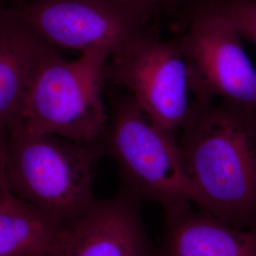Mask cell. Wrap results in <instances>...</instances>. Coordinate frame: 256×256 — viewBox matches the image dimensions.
Masks as SVG:
<instances>
[{"label":"cell","instance_id":"obj_1","mask_svg":"<svg viewBox=\"0 0 256 256\" xmlns=\"http://www.w3.org/2000/svg\"><path fill=\"white\" fill-rule=\"evenodd\" d=\"M180 142L198 206L256 230V111L196 102Z\"/></svg>","mask_w":256,"mask_h":256},{"label":"cell","instance_id":"obj_2","mask_svg":"<svg viewBox=\"0 0 256 256\" xmlns=\"http://www.w3.org/2000/svg\"><path fill=\"white\" fill-rule=\"evenodd\" d=\"M100 156L98 144L30 133L16 122L5 134V182L19 198L64 223L97 200L92 171Z\"/></svg>","mask_w":256,"mask_h":256},{"label":"cell","instance_id":"obj_3","mask_svg":"<svg viewBox=\"0 0 256 256\" xmlns=\"http://www.w3.org/2000/svg\"><path fill=\"white\" fill-rule=\"evenodd\" d=\"M110 56L94 50L68 60L52 52L37 70L16 122L30 133L98 144L110 119L102 90Z\"/></svg>","mask_w":256,"mask_h":256},{"label":"cell","instance_id":"obj_4","mask_svg":"<svg viewBox=\"0 0 256 256\" xmlns=\"http://www.w3.org/2000/svg\"><path fill=\"white\" fill-rule=\"evenodd\" d=\"M174 134L160 126L129 95L113 102L98 142L102 156L119 166L124 189L164 210L198 198Z\"/></svg>","mask_w":256,"mask_h":256},{"label":"cell","instance_id":"obj_5","mask_svg":"<svg viewBox=\"0 0 256 256\" xmlns=\"http://www.w3.org/2000/svg\"><path fill=\"white\" fill-rule=\"evenodd\" d=\"M108 80L126 90L156 124L174 134L196 104L189 64L178 39L164 40L148 30L111 54Z\"/></svg>","mask_w":256,"mask_h":256},{"label":"cell","instance_id":"obj_6","mask_svg":"<svg viewBox=\"0 0 256 256\" xmlns=\"http://www.w3.org/2000/svg\"><path fill=\"white\" fill-rule=\"evenodd\" d=\"M232 21L209 0L190 12L178 41L189 64L196 102H221L256 111V70Z\"/></svg>","mask_w":256,"mask_h":256},{"label":"cell","instance_id":"obj_7","mask_svg":"<svg viewBox=\"0 0 256 256\" xmlns=\"http://www.w3.org/2000/svg\"><path fill=\"white\" fill-rule=\"evenodd\" d=\"M10 10L52 46L80 54H112L154 18L129 0H27Z\"/></svg>","mask_w":256,"mask_h":256},{"label":"cell","instance_id":"obj_8","mask_svg":"<svg viewBox=\"0 0 256 256\" xmlns=\"http://www.w3.org/2000/svg\"><path fill=\"white\" fill-rule=\"evenodd\" d=\"M138 200L126 189L108 200L97 198L64 222L48 256H155Z\"/></svg>","mask_w":256,"mask_h":256},{"label":"cell","instance_id":"obj_9","mask_svg":"<svg viewBox=\"0 0 256 256\" xmlns=\"http://www.w3.org/2000/svg\"><path fill=\"white\" fill-rule=\"evenodd\" d=\"M192 205L164 210L155 256H256V230L238 228Z\"/></svg>","mask_w":256,"mask_h":256},{"label":"cell","instance_id":"obj_10","mask_svg":"<svg viewBox=\"0 0 256 256\" xmlns=\"http://www.w3.org/2000/svg\"><path fill=\"white\" fill-rule=\"evenodd\" d=\"M54 50L56 48L12 14L0 41V136H5L16 122L37 70Z\"/></svg>","mask_w":256,"mask_h":256},{"label":"cell","instance_id":"obj_11","mask_svg":"<svg viewBox=\"0 0 256 256\" xmlns=\"http://www.w3.org/2000/svg\"><path fill=\"white\" fill-rule=\"evenodd\" d=\"M63 225L0 184V256H48Z\"/></svg>","mask_w":256,"mask_h":256},{"label":"cell","instance_id":"obj_12","mask_svg":"<svg viewBox=\"0 0 256 256\" xmlns=\"http://www.w3.org/2000/svg\"><path fill=\"white\" fill-rule=\"evenodd\" d=\"M240 34L256 46V0H214Z\"/></svg>","mask_w":256,"mask_h":256},{"label":"cell","instance_id":"obj_13","mask_svg":"<svg viewBox=\"0 0 256 256\" xmlns=\"http://www.w3.org/2000/svg\"><path fill=\"white\" fill-rule=\"evenodd\" d=\"M137 5L138 7L144 10L152 16L160 12H174L183 7H187L190 12L196 7L209 0H129Z\"/></svg>","mask_w":256,"mask_h":256},{"label":"cell","instance_id":"obj_14","mask_svg":"<svg viewBox=\"0 0 256 256\" xmlns=\"http://www.w3.org/2000/svg\"><path fill=\"white\" fill-rule=\"evenodd\" d=\"M12 7L14 6L8 0H0V41L6 34L12 21V14L10 12Z\"/></svg>","mask_w":256,"mask_h":256},{"label":"cell","instance_id":"obj_15","mask_svg":"<svg viewBox=\"0 0 256 256\" xmlns=\"http://www.w3.org/2000/svg\"><path fill=\"white\" fill-rule=\"evenodd\" d=\"M4 166H5V136H0V184L5 182Z\"/></svg>","mask_w":256,"mask_h":256},{"label":"cell","instance_id":"obj_16","mask_svg":"<svg viewBox=\"0 0 256 256\" xmlns=\"http://www.w3.org/2000/svg\"><path fill=\"white\" fill-rule=\"evenodd\" d=\"M10 3L14 6V7H16V6H18V5H20V4H22V3H24L25 1H27V0H8Z\"/></svg>","mask_w":256,"mask_h":256}]
</instances>
